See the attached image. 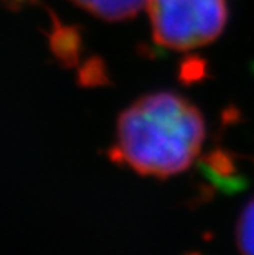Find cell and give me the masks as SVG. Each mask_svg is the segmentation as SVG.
<instances>
[{
	"label": "cell",
	"instance_id": "obj_6",
	"mask_svg": "<svg viewBox=\"0 0 254 255\" xmlns=\"http://www.w3.org/2000/svg\"><path fill=\"white\" fill-rule=\"evenodd\" d=\"M236 244L241 255H254V198L248 201L238 219Z\"/></svg>",
	"mask_w": 254,
	"mask_h": 255
},
{
	"label": "cell",
	"instance_id": "obj_2",
	"mask_svg": "<svg viewBox=\"0 0 254 255\" xmlns=\"http://www.w3.org/2000/svg\"><path fill=\"white\" fill-rule=\"evenodd\" d=\"M154 41L169 50H192L216 40L226 25L225 0H149Z\"/></svg>",
	"mask_w": 254,
	"mask_h": 255
},
{
	"label": "cell",
	"instance_id": "obj_5",
	"mask_svg": "<svg viewBox=\"0 0 254 255\" xmlns=\"http://www.w3.org/2000/svg\"><path fill=\"white\" fill-rule=\"evenodd\" d=\"M202 168L207 175L225 189L243 188V180L236 175V163L231 153L225 150H215L202 161Z\"/></svg>",
	"mask_w": 254,
	"mask_h": 255
},
{
	"label": "cell",
	"instance_id": "obj_4",
	"mask_svg": "<svg viewBox=\"0 0 254 255\" xmlns=\"http://www.w3.org/2000/svg\"><path fill=\"white\" fill-rule=\"evenodd\" d=\"M79 7L107 21L132 18L140 12L145 0H73Z\"/></svg>",
	"mask_w": 254,
	"mask_h": 255
},
{
	"label": "cell",
	"instance_id": "obj_8",
	"mask_svg": "<svg viewBox=\"0 0 254 255\" xmlns=\"http://www.w3.org/2000/svg\"><path fill=\"white\" fill-rule=\"evenodd\" d=\"M207 74H208L207 61L200 56H188L187 59H183L180 69H178V79L185 86L200 83V81L207 78Z\"/></svg>",
	"mask_w": 254,
	"mask_h": 255
},
{
	"label": "cell",
	"instance_id": "obj_3",
	"mask_svg": "<svg viewBox=\"0 0 254 255\" xmlns=\"http://www.w3.org/2000/svg\"><path fill=\"white\" fill-rule=\"evenodd\" d=\"M81 46H83V36L78 26L63 25L56 20V17H53L50 48L56 61L64 68L76 66L81 59Z\"/></svg>",
	"mask_w": 254,
	"mask_h": 255
},
{
	"label": "cell",
	"instance_id": "obj_1",
	"mask_svg": "<svg viewBox=\"0 0 254 255\" xmlns=\"http://www.w3.org/2000/svg\"><path fill=\"white\" fill-rule=\"evenodd\" d=\"M203 140L205 121L195 106L175 92H154L121 112L109 158L164 180L195 161Z\"/></svg>",
	"mask_w": 254,
	"mask_h": 255
},
{
	"label": "cell",
	"instance_id": "obj_7",
	"mask_svg": "<svg viewBox=\"0 0 254 255\" xmlns=\"http://www.w3.org/2000/svg\"><path fill=\"white\" fill-rule=\"evenodd\" d=\"M78 83L83 88H98V86H106L109 83V76H107L106 63L101 58H89L88 61L79 69Z\"/></svg>",
	"mask_w": 254,
	"mask_h": 255
}]
</instances>
